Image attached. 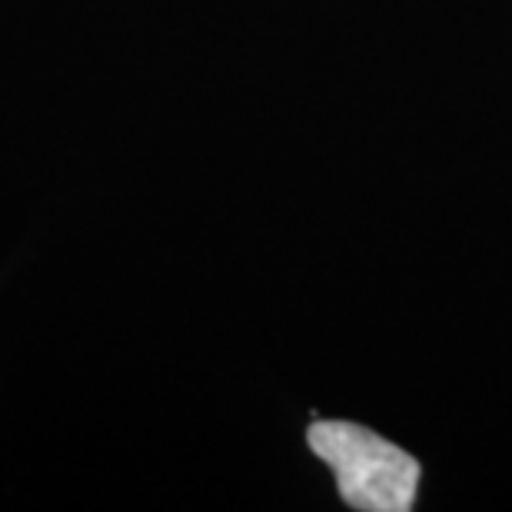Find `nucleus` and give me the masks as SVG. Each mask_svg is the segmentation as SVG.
I'll use <instances>...</instances> for the list:
<instances>
[{
    "mask_svg": "<svg viewBox=\"0 0 512 512\" xmlns=\"http://www.w3.org/2000/svg\"><path fill=\"white\" fill-rule=\"evenodd\" d=\"M306 443L333 469L343 503L360 512H409L419 486V463L373 429L316 419Z\"/></svg>",
    "mask_w": 512,
    "mask_h": 512,
    "instance_id": "nucleus-1",
    "label": "nucleus"
}]
</instances>
